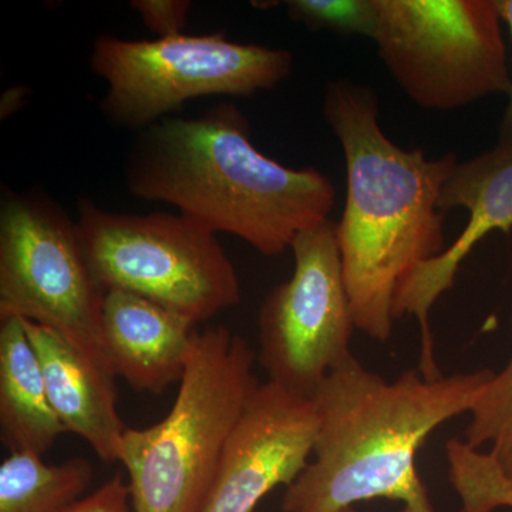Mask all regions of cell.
Masks as SVG:
<instances>
[{
	"label": "cell",
	"mask_w": 512,
	"mask_h": 512,
	"mask_svg": "<svg viewBox=\"0 0 512 512\" xmlns=\"http://www.w3.org/2000/svg\"><path fill=\"white\" fill-rule=\"evenodd\" d=\"M124 171L134 197L173 205L265 256L291 248L301 232L328 221L335 205L325 174L276 163L252 144L248 119L234 103L143 128Z\"/></svg>",
	"instance_id": "1"
},
{
	"label": "cell",
	"mask_w": 512,
	"mask_h": 512,
	"mask_svg": "<svg viewBox=\"0 0 512 512\" xmlns=\"http://www.w3.org/2000/svg\"><path fill=\"white\" fill-rule=\"evenodd\" d=\"M322 110L345 153L348 194L336 238L353 319L386 342L397 288L447 248L437 202L457 157L429 160L396 146L380 128L375 90L363 84L330 82Z\"/></svg>",
	"instance_id": "2"
},
{
	"label": "cell",
	"mask_w": 512,
	"mask_h": 512,
	"mask_svg": "<svg viewBox=\"0 0 512 512\" xmlns=\"http://www.w3.org/2000/svg\"><path fill=\"white\" fill-rule=\"evenodd\" d=\"M493 375L483 369L427 380L409 370L387 382L352 357L313 394V461L286 487L282 511L339 512L384 498L434 512L417 454L437 427L470 413Z\"/></svg>",
	"instance_id": "3"
},
{
	"label": "cell",
	"mask_w": 512,
	"mask_h": 512,
	"mask_svg": "<svg viewBox=\"0 0 512 512\" xmlns=\"http://www.w3.org/2000/svg\"><path fill=\"white\" fill-rule=\"evenodd\" d=\"M255 353L225 326L195 332L170 413L128 429L120 463L134 512H202L235 427L259 383Z\"/></svg>",
	"instance_id": "4"
},
{
	"label": "cell",
	"mask_w": 512,
	"mask_h": 512,
	"mask_svg": "<svg viewBox=\"0 0 512 512\" xmlns=\"http://www.w3.org/2000/svg\"><path fill=\"white\" fill-rule=\"evenodd\" d=\"M76 224L101 291L134 293L194 325L241 301L237 269L217 234L170 212L103 210L83 198Z\"/></svg>",
	"instance_id": "5"
},
{
	"label": "cell",
	"mask_w": 512,
	"mask_h": 512,
	"mask_svg": "<svg viewBox=\"0 0 512 512\" xmlns=\"http://www.w3.org/2000/svg\"><path fill=\"white\" fill-rule=\"evenodd\" d=\"M291 50L232 42L218 35L130 40L104 35L90 64L107 83L101 111L116 126L146 128L185 101L251 97L292 73Z\"/></svg>",
	"instance_id": "6"
},
{
	"label": "cell",
	"mask_w": 512,
	"mask_h": 512,
	"mask_svg": "<svg viewBox=\"0 0 512 512\" xmlns=\"http://www.w3.org/2000/svg\"><path fill=\"white\" fill-rule=\"evenodd\" d=\"M377 52L421 109H463L510 93L495 0H376Z\"/></svg>",
	"instance_id": "7"
},
{
	"label": "cell",
	"mask_w": 512,
	"mask_h": 512,
	"mask_svg": "<svg viewBox=\"0 0 512 512\" xmlns=\"http://www.w3.org/2000/svg\"><path fill=\"white\" fill-rule=\"evenodd\" d=\"M103 298L76 222L45 194L3 195L0 319L16 316L55 330L109 366L104 355Z\"/></svg>",
	"instance_id": "8"
},
{
	"label": "cell",
	"mask_w": 512,
	"mask_h": 512,
	"mask_svg": "<svg viewBox=\"0 0 512 512\" xmlns=\"http://www.w3.org/2000/svg\"><path fill=\"white\" fill-rule=\"evenodd\" d=\"M291 249V278L259 309V362L269 382L312 399L333 370L355 357L350 339L356 325L335 222L301 232Z\"/></svg>",
	"instance_id": "9"
},
{
	"label": "cell",
	"mask_w": 512,
	"mask_h": 512,
	"mask_svg": "<svg viewBox=\"0 0 512 512\" xmlns=\"http://www.w3.org/2000/svg\"><path fill=\"white\" fill-rule=\"evenodd\" d=\"M319 430L309 397L259 383L220 461L202 512H254L279 485L308 467Z\"/></svg>",
	"instance_id": "10"
},
{
	"label": "cell",
	"mask_w": 512,
	"mask_h": 512,
	"mask_svg": "<svg viewBox=\"0 0 512 512\" xmlns=\"http://www.w3.org/2000/svg\"><path fill=\"white\" fill-rule=\"evenodd\" d=\"M440 212L454 208L470 212V221L460 237L407 276L394 293V320L413 315L420 326V373L424 379H440L434 357L430 311L444 292L453 288L460 265L481 239L493 231L510 234L512 229V141L497 146L466 163H457L439 195Z\"/></svg>",
	"instance_id": "11"
},
{
	"label": "cell",
	"mask_w": 512,
	"mask_h": 512,
	"mask_svg": "<svg viewBox=\"0 0 512 512\" xmlns=\"http://www.w3.org/2000/svg\"><path fill=\"white\" fill-rule=\"evenodd\" d=\"M42 366L50 403L69 433L90 444L104 463L120 461L127 427L117 412L113 370L55 330L23 319Z\"/></svg>",
	"instance_id": "12"
},
{
	"label": "cell",
	"mask_w": 512,
	"mask_h": 512,
	"mask_svg": "<svg viewBox=\"0 0 512 512\" xmlns=\"http://www.w3.org/2000/svg\"><path fill=\"white\" fill-rule=\"evenodd\" d=\"M104 355L114 375L143 392L180 382L194 342V323L134 293L104 292Z\"/></svg>",
	"instance_id": "13"
},
{
	"label": "cell",
	"mask_w": 512,
	"mask_h": 512,
	"mask_svg": "<svg viewBox=\"0 0 512 512\" xmlns=\"http://www.w3.org/2000/svg\"><path fill=\"white\" fill-rule=\"evenodd\" d=\"M0 433L10 453L43 457L66 433L23 319H0Z\"/></svg>",
	"instance_id": "14"
},
{
	"label": "cell",
	"mask_w": 512,
	"mask_h": 512,
	"mask_svg": "<svg viewBox=\"0 0 512 512\" xmlns=\"http://www.w3.org/2000/svg\"><path fill=\"white\" fill-rule=\"evenodd\" d=\"M92 480L86 458L49 464L36 454L10 453L0 464V512H66Z\"/></svg>",
	"instance_id": "15"
},
{
	"label": "cell",
	"mask_w": 512,
	"mask_h": 512,
	"mask_svg": "<svg viewBox=\"0 0 512 512\" xmlns=\"http://www.w3.org/2000/svg\"><path fill=\"white\" fill-rule=\"evenodd\" d=\"M468 414L466 443L476 450L488 446L512 483V356L503 370L494 372Z\"/></svg>",
	"instance_id": "16"
},
{
	"label": "cell",
	"mask_w": 512,
	"mask_h": 512,
	"mask_svg": "<svg viewBox=\"0 0 512 512\" xmlns=\"http://www.w3.org/2000/svg\"><path fill=\"white\" fill-rule=\"evenodd\" d=\"M285 5L289 18L313 30L375 39L379 28L376 0H289Z\"/></svg>",
	"instance_id": "17"
},
{
	"label": "cell",
	"mask_w": 512,
	"mask_h": 512,
	"mask_svg": "<svg viewBox=\"0 0 512 512\" xmlns=\"http://www.w3.org/2000/svg\"><path fill=\"white\" fill-rule=\"evenodd\" d=\"M130 8L136 10L151 32L158 37L183 35L191 2L188 0H133Z\"/></svg>",
	"instance_id": "18"
},
{
	"label": "cell",
	"mask_w": 512,
	"mask_h": 512,
	"mask_svg": "<svg viewBox=\"0 0 512 512\" xmlns=\"http://www.w3.org/2000/svg\"><path fill=\"white\" fill-rule=\"evenodd\" d=\"M131 493L121 474L111 477L99 490L77 501L66 512H131Z\"/></svg>",
	"instance_id": "19"
},
{
	"label": "cell",
	"mask_w": 512,
	"mask_h": 512,
	"mask_svg": "<svg viewBox=\"0 0 512 512\" xmlns=\"http://www.w3.org/2000/svg\"><path fill=\"white\" fill-rule=\"evenodd\" d=\"M495 3H497L501 20L507 23L512 36V0H495ZM498 141H512V82L510 93H508L507 109H505L503 120H501L500 124Z\"/></svg>",
	"instance_id": "20"
},
{
	"label": "cell",
	"mask_w": 512,
	"mask_h": 512,
	"mask_svg": "<svg viewBox=\"0 0 512 512\" xmlns=\"http://www.w3.org/2000/svg\"><path fill=\"white\" fill-rule=\"evenodd\" d=\"M339 512H357V511L355 510V508L350 507V508H346V510H342ZM402 512H412V511H410L409 508L404 507Z\"/></svg>",
	"instance_id": "21"
}]
</instances>
